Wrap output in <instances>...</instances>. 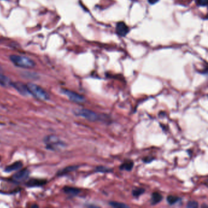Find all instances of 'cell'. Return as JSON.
Returning <instances> with one entry per match:
<instances>
[{
  "mask_svg": "<svg viewBox=\"0 0 208 208\" xmlns=\"http://www.w3.org/2000/svg\"><path fill=\"white\" fill-rule=\"evenodd\" d=\"M142 160H143V162H145V163H150V162L153 161L154 160V158H151V157H150V156L145 157Z\"/></svg>",
  "mask_w": 208,
  "mask_h": 208,
  "instance_id": "22",
  "label": "cell"
},
{
  "mask_svg": "<svg viewBox=\"0 0 208 208\" xmlns=\"http://www.w3.org/2000/svg\"><path fill=\"white\" fill-rule=\"evenodd\" d=\"M134 167V162L132 161H127L120 166V170L131 171Z\"/></svg>",
  "mask_w": 208,
  "mask_h": 208,
  "instance_id": "13",
  "label": "cell"
},
{
  "mask_svg": "<svg viewBox=\"0 0 208 208\" xmlns=\"http://www.w3.org/2000/svg\"><path fill=\"white\" fill-rule=\"evenodd\" d=\"M10 60L15 66L20 68L31 69L35 66L34 60L23 56L12 55L10 56Z\"/></svg>",
  "mask_w": 208,
  "mask_h": 208,
  "instance_id": "2",
  "label": "cell"
},
{
  "mask_svg": "<svg viewBox=\"0 0 208 208\" xmlns=\"http://www.w3.org/2000/svg\"><path fill=\"white\" fill-rule=\"evenodd\" d=\"M179 200H180V198H179L177 196H175V195H169L168 197H167V201L170 205H175L176 203H178L179 201Z\"/></svg>",
  "mask_w": 208,
  "mask_h": 208,
  "instance_id": "16",
  "label": "cell"
},
{
  "mask_svg": "<svg viewBox=\"0 0 208 208\" xmlns=\"http://www.w3.org/2000/svg\"><path fill=\"white\" fill-rule=\"evenodd\" d=\"M29 175V171L28 169H22L13 174L12 180L15 183H21L25 181Z\"/></svg>",
  "mask_w": 208,
  "mask_h": 208,
  "instance_id": "6",
  "label": "cell"
},
{
  "mask_svg": "<svg viewBox=\"0 0 208 208\" xmlns=\"http://www.w3.org/2000/svg\"><path fill=\"white\" fill-rule=\"evenodd\" d=\"M23 166L22 162L20 161H17V162H14L13 164H11L10 165H8V167H6L5 171L7 172H12L17 170H20Z\"/></svg>",
  "mask_w": 208,
  "mask_h": 208,
  "instance_id": "9",
  "label": "cell"
},
{
  "mask_svg": "<svg viewBox=\"0 0 208 208\" xmlns=\"http://www.w3.org/2000/svg\"><path fill=\"white\" fill-rule=\"evenodd\" d=\"M1 67H0V71H1Z\"/></svg>",
  "mask_w": 208,
  "mask_h": 208,
  "instance_id": "24",
  "label": "cell"
},
{
  "mask_svg": "<svg viewBox=\"0 0 208 208\" xmlns=\"http://www.w3.org/2000/svg\"><path fill=\"white\" fill-rule=\"evenodd\" d=\"M187 207L189 208H196L198 207V203L195 201H189L187 204Z\"/></svg>",
  "mask_w": 208,
  "mask_h": 208,
  "instance_id": "20",
  "label": "cell"
},
{
  "mask_svg": "<svg viewBox=\"0 0 208 208\" xmlns=\"http://www.w3.org/2000/svg\"><path fill=\"white\" fill-rule=\"evenodd\" d=\"M45 183V180L33 179L29 180L27 183V185L29 187H37V186L44 185Z\"/></svg>",
  "mask_w": 208,
  "mask_h": 208,
  "instance_id": "14",
  "label": "cell"
},
{
  "mask_svg": "<svg viewBox=\"0 0 208 208\" xmlns=\"http://www.w3.org/2000/svg\"><path fill=\"white\" fill-rule=\"evenodd\" d=\"M195 1L198 6L205 7L208 5V0H196Z\"/></svg>",
  "mask_w": 208,
  "mask_h": 208,
  "instance_id": "21",
  "label": "cell"
},
{
  "mask_svg": "<svg viewBox=\"0 0 208 208\" xmlns=\"http://www.w3.org/2000/svg\"><path fill=\"white\" fill-rule=\"evenodd\" d=\"M76 116H80L89 121L91 122H95L100 119V116L98 115L96 112H93L91 110L87 109H77L75 112Z\"/></svg>",
  "mask_w": 208,
  "mask_h": 208,
  "instance_id": "4",
  "label": "cell"
},
{
  "mask_svg": "<svg viewBox=\"0 0 208 208\" xmlns=\"http://www.w3.org/2000/svg\"><path fill=\"white\" fill-rule=\"evenodd\" d=\"M12 82L8 76L0 73V86L4 87H8L12 86Z\"/></svg>",
  "mask_w": 208,
  "mask_h": 208,
  "instance_id": "11",
  "label": "cell"
},
{
  "mask_svg": "<svg viewBox=\"0 0 208 208\" xmlns=\"http://www.w3.org/2000/svg\"><path fill=\"white\" fill-rule=\"evenodd\" d=\"M44 143L46 148L49 150L59 151L63 149L65 144L56 136L49 135L44 138Z\"/></svg>",
  "mask_w": 208,
  "mask_h": 208,
  "instance_id": "3",
  "label": "cell"
},
{
  "mask_svg": "<svg viewBox=\"0 0 208 208\" xmlns=\"http://www.w3.org/2000/svg\"><path fill=\"white\" fill-rule=\"evenodd\" d=\"M12 86L13 87H14L20 94H22L23 95H27L29 94L27 86L22 82H12Z\"/></svg>",
  "mask_w": 208,
  "mask_h": 208,
  "instance_id": "8",
  "label": "cell"
},
{
  "mask_svg": "<svg viewBox=\"0 0 208 208\" xmlns=\"http://www.w3.org/2000/svg\"><path fill=\"white\" fill-rule=\"evenodd\" d=\"M78 167H79V166H76V165H72V166L67 167L64 169L63 170H62L61 171H60L58 173V175L61 176V175H64V174H68L69 172H73L74 170H76Z\"/></svg>",
  "mask_w": 208,
  "mask_h": 208,
  "instance_id": "15",
  "label": "cell"
},
{
  "mask_svg": "<svg viewBox=\"0 0 208 208\" xmlns=\"http://www.w3.org/2000/svg\"><path fill=\"white\" fill-rule=\"evenodd\" d=\"M145 189H142V188H139V189H134L132 192L133 195L135 197H139L141 195H142L144 192H145Z\"/></svg>",
  "mask_w": 208,
  "mask_h": 208,
  "instance_id": "19",
  "label": "cell"
},
{
  "mask_svg": "<svg viewBox=\"0 0 208 208\" xmlns=\"http://www.w3.org/2000/svg\"><path fill=\"white\" fill-rule=\"evenodd\" d=\"M64 191L66 194H68L71 196H76L77 195H78L81 190L76 187H65L64 188Z\"/></svg>",
  "mask_w": 208,
  "mask_h": 208,
  "instance_id": "10",
  "label": "cell"
},
{
  "mask_svg": "<svg viewBox=\"0 0 208 208\" xmlns=\"http://www.w3.org/2000/svg\"><path fill=\"white\" fill-rule=\"evenodd\" d=\"M26 86L29 94L32 95L37 100L45 101L50 98L49 95L40 86L34 83H28Z\"/></svg>",
  "mask_w": 208,
  "mask_h": 208,
  "instance_id": "1",
  "label": "cell"
},
{
  "mask_svg": "<svg viewBox=\"0 0 208 208\" xmlns=\"http://www.w3.org/2000/svg\"><path fill=\"white\" fill-rule=\"evenodd\" d=\"M163 199L162 195L158 192H154L152 194L150 200V203L151 205H156L160 203Z\"/></svg>",
  "mask_w": 208,
  "mask_h": 208,
  "instance_id": "12",
  "label": "cell"
},
{
  "mask_svg": "<svg viewBox=\"0 0 208 208\" xmlns=\"http://www.w3.org/2000/svg\"><path fill=\"white\" fill-rule=\"evenodd\" d=\"M61 92L65 95L72 102L78 104H82L86 102L85 97L78 93L66 89H62Z\"/></svg>",
  "mask_w": 208,
  "mask_h": 208,
  "instance_id": "5",
  "label": "cell"
},
{
  "mask_svg": "<svg viewBox=\"0 0 208 208\" xmlns=\"http://www.w3.org/2000/svg\"><path fill=\"white\" fill-rule=\"evenodd\" d=\"M109 205L111 206L112 207H114V208H129V206L123 203H120V202H117V201H110L109 203Z\"/></svg>",
  "mask_w": 208,
  "mask_h": 208,
  "instance_id": "18",
  "label": "cell"
},
{
  "mask_svg": "<svg viewBox=\"0 0 208 208\" xmlns=\"http://www.w3.org/2000/svg\"><path fill=\"white\" fill-rule=\"evenodd\" d=\"M159 0H148V3L150 4H154L156 3H157Z\"/></svg>",
  "mask_w": 208,
  "mask_h": 208,
  "instance_id": "23",
  "label": "cell"
},
{
  "mask_svg": "<svg viewBox=\"0 0 208 208\" xmlns=\"http://www.w3.org/2000/svg\"><path fill=\"white\" fill-rule=\"evenodd\" d=\"M95 171L96 172H101V173H109L112 172V169L105 166H98L95 168Z\"/></svg>",
  "mask_w": 208,
  "mask_h": 208,
  "instance_id": "17",
  "label": "cell"
},
{
  "mask_svg": "<svg viewBox=\"0 0 208 208\" xmlns=\"http://www.w3.org/2000/svg\"><path fill=\"white\" fill-rule=\"evenodd\" d=\"M129 32V29L127 25L123 22H120L116 25V33L120 37H125Z\"/></svg>",
  "mask_w": 208,
  "mask_h": 208,
  "instance_id": "7",
  "label": "cell"
}]
</instances>
